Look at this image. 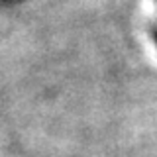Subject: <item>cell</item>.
<instances>
[{
	"instance_id": "6da1fadb",
	"label": "cell",
	"mask_w": 157,
	"mask_h": 157,
	"mask_svg": "<svg viewBox=\"0 0 157 157\" xmlns=\"http://www.w3.org/2000/svg\"><path fill=\"white\" fill-rule=\"evenodd\" d=\"M149 36H151V39H153L155 45H157V26H149Z\"/></svg>"
},
{
	"instance_id": "7a4b0ae2",
	"label": "cell",
	"mask_w": 157,
	"mask_h": 157,
	"mask_svg": "<svg viewBox=\"0 0 157 157\" xmlns=\"http://www.w3.org/2000/svg\"><path fill=\"white\" fill-rule=\"evenodd\" d=\"M14 2H22V0H0V4H14Z\"/></svg>"
},
{
	"instance_id": "3957f363",
	"label": "cell",
	"mask_w": 157,
	"mask_h": 157,
	"mask_svg": "<svg viewBox=\"0 0 157 157\" xmlns=\"http://www.w3.org/2000/svg\"><path fill=\"white\" fill-rule=\"evenodd\" d=\"M155 2H157V0H155Z\"/></svg>"
}]
</instances>
